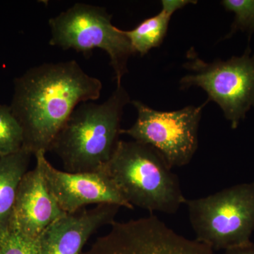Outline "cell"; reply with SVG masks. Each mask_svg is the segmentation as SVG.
Listing matches in <instances>:
<instances>
[{
  "label": "cell",
  "mask_w": 254,
  "mask_h": 254,
  "mask_svg": "<svg viewBox=\"0 0 254 254\" xmlns=\"http://www.w3.org/2000/svg\"><path fill=\"white\" fill-rule=\"evenodd\" d=\"M102 89L74 60L38 65L16 78L10 108L22 127L23 148L33 155L49 151L75 108L98 100Z\"/></svg>",
  "instance_id": "1"
},
{
  "label": "cell",
  "mask_w": 254,
  "mask_h": 254,
  "mask_svg": "<svg viewBox=\"0 0 254 254\" xmlns=\"http://www.w3.org/2000/svg\"><path fill=\"white\" fill-rule=\"evenodd\" d=\"M131 102L122 85L104 103H82L70 115L50 150L63 162L64 171L86 173L101 170L116 148L124 108Z\"/></svg>",
  "instance_id": "2"
},
{
  "label": "cell",
  "mask_w": 254,
  "mask_h": 254,
  "mask_svg": "<svg viewBox=\"0 0 254 254\" xmlns=\"http://www.w3.org/2000/svg\"><path fill=\"white\" fill-rule=\"evenodd\" d=\"M102 169L133 208L174 214L185 204L178 177L148 145L120 140Z\"/></svg>",
  "instance_id": "3"
},
{
  "label": "cell",
  "mask_w": 254,
  "mask_h": 254,
  "mask_svg": "<svg viewBox=\"0 0 254 254\" xmlns=\"http://www.w3.org/2000/svg\"><path fill=\"white\" fill-rule=\"evenodd\" d=\"M195 240L213 251L252 243L254 230V182L240 184L203 198L187 199Z\"/></svg>",
  "instance_id": "4"
},
{
  "label": "cell",
  "mask_w": 254,
  "mask_h": 254,
  "mask_svg": "<svg viewBox=\"0 0 254 254\" xmlns=\"http://www.w3.org/2000/svg\"><path fill=\"white\" fill-rule=\"evenodd\" d=\"M112 16L104 8L76 3L49 20L50 45L88 55L94 49L110 57L117 86L128 72L127 64L134 55L123 30L112 24Z\"/></svg>",
  "instance_id": "5"
},
{
  "label": "cell",
  "mask_w": 254,
  "mask_h": 254,
  "mask_svg": "<svg viewBox=\"0 0 254 254\" xmlns=\"http://www.w3.org/2000/svg\"><path fill=\"white\" fill-rule=\"evenodd\" d=\"M187 58L190 60L184 66L192 73L181 78V89L202 88L208 95L207 101L216 103L232 128H237L254 106V55L251 56L250 48L242 57L227 61L206 63L193 49L188 52Z\"/></svg>",
  "instance_id": "6"
},
{
  "label": "cell",
  "mask_w": 254,
  "mask_h": 254,
  "mask_svg": "<svg viewBox=\"0 0 254 254\" xmlns=\"http://www.w3.org/2000/svg\"><path fill=\"white\" fill-rule=\"evenodd\" d=\"M208 103L162 112L133 100L132 105L137 110L136 122L130 128H122L120 133L151 147L169 168H182L191 161L198 148V126L203 108Z\"/></svg>",
  "instance_id": "7"
},
{
  "label": "cell",
  "mask_w": 254,
  "mask_h": 254,
  "mask_svg": "<svg viewBox=\"0 0 254 254\" xmlns=\"http://www.w3.org/2000/svg\"><path fill=\"white\" fill-rule=\"evenodd\" d=\"M82 254H216L195 240L174 231L155 215L115 222Z\"/></svg>",
  "instance_id": "8"
},
{
  "label": "cell",
  "mask_w": 254,
  "mask_h": 254,
  "mask_svg": "<svg viewBox=\"0 0 254 254\" xmlns=\"http://www.w3.org/2000/svg\"><path fill=\"white\" fill-rule=\"evenodd\" d=\"M50 193L64 213L73 214L88 205L110 204L133 210L103 169L95 172L68 173L56 169L46 153L34 155Z\"/></svg>",
  "instance_id": "9"
},
{
  "label": "cell",
  "mask_w": 254,
  "mask_h": 254,
  "mask_svg": "<svg viewBox=\"0 0 254 254\" xmlns=\"http://www.w3.org/2000/svg\"><path fill=\"white\" fill-rule=\"evenodd\" d=\"M38 165L25 174L18 187L9 228L28 238L39 239L48 227L63 216Z\"/></svg>",
  "instance_id": "10"
},
{
  "label": "cell",
  "mask_w": 254,
  "mask_h": 254,
  "mask_svg": "<svg viewBox=\"0 0 254 254\" xmlns=\"http://www.w3.org/2000/svg\"><path fill=\"white\" fill-rule=\"evenodd\" d=\"M121 207L96 205L90 210L64 214L53 222L40 237L42 254H82L92 235L115 221Z\"/></svg>",
  "instance_id": "11"
},
{
  "label": "cell",
  "mask_w": 254,
  "mask_h": 254,
  "mask_svg": "<svg viewBox=\"0 0 254 254\" xmlns=\"http://www.w3.org/2000/svg\"><path fill=\"white\" fill-rule=\"evenodd\" d=\"M161 11L154 16L146 18L130 31L123 33L129 41L134 54H148L153 48L163 43L168 32L169 23L174 13L187 4H195L190 0H163Z\"/></svg>",
  "instance_id": "12"
},
{
  "label": "cell",
  "mask_w": 254,
  "mask_h": 254,
  "mask_svg": "<svg viewBox=\"0 0 254 254\" xmlns=\"http://www.w3.org/2000/svg\"><path fill=\"white\" fill-rule=\"evenodd\" d=\"M32 153L23 148L0 157V231L9 227L20 182L28 171Z\"/></svg>",
  "instance_id": "13"
},
{
  "label": "cell",
  "mask_w": 254,
  "mask_h": 254,
  "mask_svg": "<svg viewBox=\"0 0 254 254\" xmlns=\"http://www.w3.org/2000/svg\"><path fill=\"white\" fill-rule=\"evenodd\" d=\"M23 142L22 127L10 106L0 104V157L19 151Z\"/></svg>",
  "instance_id": "14"
},
{
  "label": "cell",
  "mask_w": 254,
  "mask_h": 254,
  "mask_svg": "<svg viewBox=\"0 0 254 254\" xmlns=\"http://www.w3.org/2000/svg\"><path fill=\"white\" fill-rule=\"evenodd\" d=\"M0 254H42L41 241L22 236L7 227L0 231Z\"/></svg>",
  "instance_id": "15"
},
{
  "label": "cell",
  "mask_w": 254,
  "mask_h": 254,
  "mask_svg": "<svg viewBox=\"0 0 254 254\" xmlns=\"http://www.w3.org/2000/svg\"><path fill=\"white\" fill-rule=\"evenodd\" d=\"M221 4L227 11L235 14L231 31L227 38L237 31L247 32L250 38L254 32V0H224Z\"/></svg>",
  "instance_id": "16"
},
{
  "label": "cell",
  "mask_w": 254,
  "mask_h": 254,
  "mask_svg": "<svg viewBox=\"0 0 254 254\" xmlns=\"http://www.w3.org/2000/svg\"><path fill=\"white\" fill-rule=\"evenodd\" d=\"M223 254H254V244L252 242L245 247L225 251Z\"/></svg>",
  "instance_id": "17"
}]
</instances>
